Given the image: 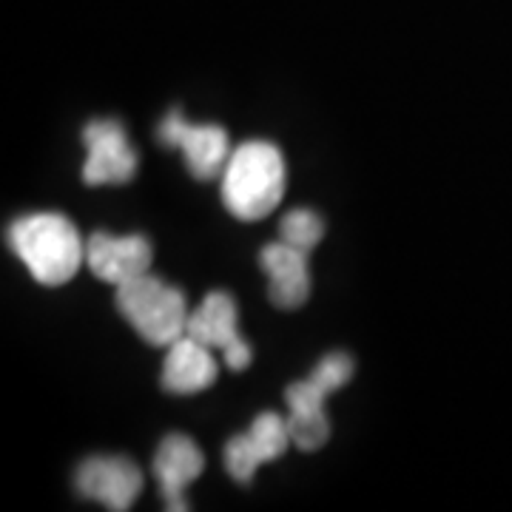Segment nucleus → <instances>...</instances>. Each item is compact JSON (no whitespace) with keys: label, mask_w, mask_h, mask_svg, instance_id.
<instances>
[{"label":"nucleus","mask_w":512,"mask_h":512,"mask_svg":"<svg viewBox=\"0 0 512 512\" xmlns=\"http://www.w3.org/2000/svg\"><path fill=\"white\" fill-rule=\"evenodd\" d=\"M285 157L268 140H248L231 151L222 171V202L242 222L268 217L285 197Z\"/></svg>","instance_id":"nucleus-1"},{"label":"nucleus","mask_w":512,"mask_h":512,"mask_svg":"<svg viewBox=\"0 0 512 512\" xmlns=\"http://www.w3.org/2000/svg\"><path fill=\"white\" fill-rule=\"evenodd\" d=\"M12 251L26 262L35 282L46 288L66 285L86 259L80 234L63 214L43 211L12 222L9 228Z\"/></svg>","instance_id":"nucleus-2"},{"label":"nucleus","mask_w":512,"mask_h":512,"mask_svg":"<svg viewBox=\"0 0 512 512\" xmlns=\"http://www.w3.org/2000/svg\"><path fill=\"white\" fill-rule=\"evenodd\" d=\"M117 311L148 345L168 348L188 328V305L180 288L165 285L160 276L143 274L117 285Z\"/></svg>","instance_id":"nucleus-3"},{"label":"nucleus","mask_w":512,"mask_h":512,"mask_svg":"<svg viewBox=\"0 0 512 512\" xmlns=\"http://www.w3.org/2000/svg\"><path fill=\"white\" fill-rule=\"evenodd\" d=\"M157 137L163 146L183 148L185 165L188 171L208 183L217 180L228 157H231V146H228V131L222 126H191L180 111L165 114V120L157 128Z\"/></svg>","instance_id":"nucleus-4"},{"label":"nucleus","mask_w":512,"mask_h":512,"mask_svg":"<svg viewBox=\"0 0 512 512\" xmlns=\"http://www.w3.org/2000/svg\"><path fill=\"white\" fill-rule=\"evenodd\" d=\"M77 490L100 501L106 510H131L143 493V470L126 456H92L77 467Z\"/></svg>","instance_id":"nucleus-5"},{"label":"nucleus","mask_w":512,"mask_h":512,"mask_svg":"<svg viewBox=\"0 0 512 512\" xmlns=\"http://www.w3.org/2000/svg\"><path fill=\"white\" fill-rule=\"evenodd\" d=\"M86 143V185H123L137 174V154L126 140V128L117 120H92L83 131Z\"/></svg>","instance_id":"nucleus-6"},{"label":"nucleus","mask_w":512,"mask_h":512,"mask_svg":"<svg viewBox=\"0 0 512 512\" xmlns=\"http://www.w3.org/2000/svg\"><path fill=\"white\" fill-rule=\"evenodd\" d=\"M151 259H154V251L143 234L111 237L106 231H94L86 242V262L92 274L111 285H123L134 276L148 274Z\"/></svg>","instance_id":"nucleus-7"},{"label":"nucleus","mask_w":512,"mask_h":512,"mask_svg":"<svg viewBox=\"0 0 512 512\" xmlns=\"http://www.w3.org/2000/svg\"><path fill=\"white\" fill-rule=\"evenodd\" d=\"M259 265L268 274V296L279 311H296L311 296L308 251L293 248L285 239L259 251Z\"/></svg>","instance_id":"nucleus-8"},{"label":"nucleus","mask_w":512,"mask_h":512,"mask_svg":"<svg viewBox=\"0 0 512 512\" xmlns=\"http://www.w3.org/2000/svg\"><path fill=\"white\" fill-rule=\"evenodd\" d=\"M205 470V456L183 433H168L154 456V476L160 481L165 507L168 510H188L185 504V487L202 476Z\"/></svg>","instance_id":"nucleus-9"},{"label":"nucleus","mask_w":512,"mask_h":512,"mask_svg":"<svg viewBox=\"0 0 512 512\" xmlns=\"http://www.w3.org/2000/svg\"><path fill=\"white\" fill-rule=\"evenodd\" d=\"M220 367L211 356V348L197 342L194 336H180L174 345H168V356L163 365V390L174 396H191L208 390L217 382Z\"/></svg>","instance_id":"nucleus-10"},{"label":"nucleus","mask_w":512,"mask_h":512,"mask_svg":"<svg viewBox=\"0 0 512 512\" xmlns=\"http://www.w3.org/2000/svg\"><path fill=\"white\" fill-rule=\"evenodd\" d=\"M237 302L234 296L225 291H211L197 311L188 316V328L185 333L194 336L197 342L208 345V348H220L225 350L228 345H234L239 336L237 328Z\"/></svg>","instance_id":"nucleus-11"},{"label":"nucleus","mask_w":512,"mask_h":512,"mask_svg":"<svg viewBox=\"0 0 512 512\" xmlns=\"http://www.w3.org/2000/svg\"><path fill=\"white\" fill-rule=\"evenodd\" d=\"M248 433H251V439H254L259 456H262V464H265V461H276L279 456H285L288 444H293L291 430H288V419L276 416V413H271V410L259 413Z\"/></svg>","instance_id":"nucleus-12"},{"label":"nucleus","mask_w":512,"mask_h":512,"mask_svg":"<svg viewBox=\"0 0 512 512\" xmlns=\"http://www.w3.org/2000/svg\"><path fill=\"white\" fill-rule=\"evenodd\" d=\"M279 234L293 248L311 251L325 237V222L311 208H293V211L285 214V220L279 225Z\"/></svg>","instance_id":"nucleus-13"},{"label":"nucleus","mask_w":512,"mask_h":512,"mask_svg":"<svg viewBox=\"0 0 512 512\" xmlns=\"http://www.w3.org/2000/svg\"><path fill=\"white\" fill-rule=\"evenodd\" d=\"M288 430H291V441L299 450L313 453V450L325 447L330 436V421L325 410H291Z\"/></svg>","instance_id":"nucleus-14"},{"label":"nucleus","mask_w":512,"mask_h":512,"mask_svg":"<svg viewBox=\"0 0 512 512\" xmlns=\"http://www.w3.org/2000/svg\"><path fill=\"white\" fill-rule=\"evenodd\" d=\"M259 464H262V456L256 450L251 433H239L234 439H228V444H225V470L231 473L234 481L248 484Z\"/></svg>","instance_id":"nucleus-15"},{"label":"nucleus","mask_w":512,"mask_h":512,"mask_svg":"<svg viewBox=\"0 0 512 512\" xmlns=\"http://www.w3.org/2000/svg\"><path fill=\"white\" fill-rule=\"evenodd\" d=\"M311 376L325 390L336 393L339 387H345L353 379V359H350L348 353H328L319 365L313 367Z\"/></svg>","instance_id":"nucleus-16"},{"label":"nucleus","mask_w":512,"mask_h":512,"mask_svg":"<svg viewBox=\"0 0 512 512\" xmlns=\"http://www.w3.org/2000/svg\"><path fill=\"white\" fill-rule=\"evenodd\" d=\"M222 356H225V365L231 367V370H237V373L251 365V348H248L245 339H237L234 345H228V348L222 350Z\"/></svg>","instance_id":"nucleus-17"}]
</instances>
